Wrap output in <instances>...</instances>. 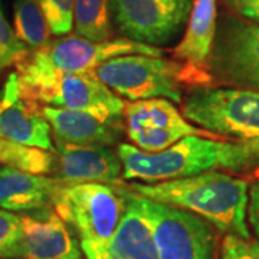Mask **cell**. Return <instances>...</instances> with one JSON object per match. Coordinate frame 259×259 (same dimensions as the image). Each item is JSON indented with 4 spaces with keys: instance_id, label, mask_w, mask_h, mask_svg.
<instances>
[{
    "instance_id": "52a82bcc",
    "label": "cell",
    "mask_w": 259,
    "mask_h": 259,
    "mask_svg": "<svg viewBox=\"0 0 259 259\" xmlns=\"http://www.w3.org/2000/svg\"><path fill=\"white\" fill-rule=\"evenodd\" d=\"M212 85L259 91V25L223 12L209 59Z\"/></svg>"
},
{
    "instance_id": "6da1fadb",
    "label": "cell",
    "mask_w": 259,
    "mask_h": 259,
    "mask_svg": "<svg viewBox=\"0 0 259 259\" xmlns=\"http://www.w3.org/2000/svg\"><path fill=\"white\" fill-rule=\"evenodd\" d=\"M122 179L157 183L207 171H259V144L189 136L160 153H144L133 144H118Z\"/></svg>"
},
{
    "instance_id": "ffe728a7",
    "label": "cell",
    "mask_w": 259,
    "mask_h": 259,
    "mask_svg": "<svg viewBox=\"0 0 259 259\" xmlns=\"http://www.w3.org/2000/svg\"><path fill=\"white\" fill-rule=\"evenodd\" d=\"M75 35L93 40L105 42L111 36L110 0H75Z\"/></svg>"
},
{
    "instance_id": "ac0fdd59",
    "label": "cell",
    "mask_w": 259,
    "mask_h": 259,
    "mask_svg": "<svg viewBox=\"0 0 259 259\" xmlns=\"http://www.w3.org/2000/svg\"><path fill=\"white\" fill-rule=\"evenodd\" d=\"M218 26V0H194L185 35L173 49V58L197 71L209 72V59Z\"/></svg>"
},
{
    "instance_id": "44dd1931",
    "label": "cell",
    "mask_w": 259,
    "mask_h": 259,
    "mask_svg": "<svg viewBox=\"0 0 259 259\" xmlns=\"http://www.w3.org/2000/svg\"><path fill=\"white\" fill-rule=\"evenodd\" d=\"M2 166L45 176L55 170V154L42 148L29 147L10 140L0 139V167Z\"/></svg>"
},
{
    "instance_id": "5b68a950",
    "label": "cell",
    "mask_w": 259,
    "mask_h": 259,
    "mask_svg": "<svg viewBox=\"0 0 259 259\" xmlns=\"http://www.w3.org/2000/svg\"><path fill=\"white\" fill-rule=\"evenodd\" d=\"M52 207L78 235L87 259H107L108 248L125 210L124 189L110 185H64Z\"/></svg>"
},
{
    "instance_id": "484cf974",
    "label": "cell",
    "mask_w": 259,
    "mask_h": 259,
    "mask_svg": "<svg viewBox=\"0 0 259 259\" xmlns=\"http://www.w3.org/2000/svg\"><path fill=\"white\" fill-rule=\"evenodd\" d=\"M231 12L259 25V0H225Z\"/></svg>"
},
{
    "instance_id": "d6986e66",
    "label": "cell",
    "mask_w": 259,
    "mask_h": 259,
    "mask_svg": "<svg viewBox=\"0 0 259 259\" xmlns=\"http://www.w3.org/2000/svg\"><path fill=\"white\" fill-rule=\"evenodd\" d=\"M13 30L18 39L28 48L36 51L51 40V29L39 0H16L13 9Z\"/></svg>"
},
{
    "instance_id": "2e32d148",
    "label": "cell",
    "mask_w": 259,
    "mask_h": 259,
    "mask_svg": "<svg viewBox=\"0 0 259 259\" xmlns=\"http://www.w3.org/2000/svg\"><path fill=\"white\" fill-rule=\"evenodd\" d=\"M45 118L51 125L52 139L78 146L115 144L121 134V122H107L93 114L72 111L56 107H42Z\"/></svg>"
},
{
    "instance_id": "4316f807",
    "label": "cell",
    "mask_w": 259,
    "mask_h": 259,
    "mask_svg": "<svg viewBox=\"0 0 259 259\" xmlns=\"http://www.w3.org/2000/svg\"><path fill=\"white\" fill-rule=\"evenodd\" d=\"M250 229L256 235L259 241V180L253 182L249 187V202L246 213Z\"/></svg>"
},
{
    "instance_id": "30bf717a",
    "label": "cell",
    "mask_w": 259,
    "mask_h": 259,
    "mask_svg": "<svg viewBox=\"0 0 259 259\" xmlns=\"http://www.w3.org/2000/svg\"><path fill=\"white\" fill-rule=\"evenodd\" d=\"M124 125L131 144L144 153H160L189 136L223 140L193 125L183 117L175 102L166 98L125 104Z\"/></svg>"
},
{
    "instance_id": "7a4b0ae2",
    "label": "cell",
    "mask_w": 259,
    "mask_h": 259,
    "mask_svg": "<svg viewBox=\"0 0 259 259\" xmlns=\"http://www.w3.org/2000/svg\"><path fill=\"white\" fill-rule=\"evenodd\" d=\"M249 187L246 179L223 171H207L157 183H133L130 190L193 213L226 235L250 238L246 222Z\"/></svg>"
},
{
    "instance_id": "ba28073f",
    "label": "cell",
    "mask_w": 259,
    "mask_h": 259,
    "mask_svg": "<svg viewBox=\"0 0 259 259\" xmlns=\"http://www.w3.org/2000/svg\"><path fill=\"white\" fill-rule=\"evenodd\" d=\"M158 259H218L214 228L193 213L140 196Z\"/></svg>"
},
{
    "instance_id": "d4e9b609",
    "label": "cell",
    "mask_w": 259,
    "mask_h": 259,
    "mask_svg": "<svg viewBox=\"0 0 259 259\" xmlns=\"http://www.w3.org/2000/svg\"><path fill=\"white\" fill-rule=\"evenodd\" d=\"M221 259H259V241L226 235L221 245Z\"/></svg>"
},
{
    "instance_id": "e0dca14e",
    "label": "cell",
    "mask_w": 259,
    "mask_h": 259,
    "mask_svg": "<svg viewBox=\"0 0 259 259\" xmlns=\"http://www.w3.org/2000/svg\"><path fill=\"white\" fill-rule=\"evenodd\" d=\"M125 210L112 238L107 259H158L151 223L140 196L124 189Z\"/></svg>"
},
{
    "instance_id": "8fae6325",
    "label": "cell",
    "mask_w": 259,
    "mask_h": 259,
    "mask_svg": "<svg viewBox=\"0 0 259 259\" xmlns=\"http://www.w3.org/2000/svg\"><path fill=\"white\" fill-rule=\"evenodd\" d=\"M30 52L51 68L64 72H93L97 66L118 56H163L164 54L161 48L140 44L127 37L93 42L78 35L49 40L45 47Z\"/></svg>"
},
{
    "instance_id": "9c48e42d",
    "label": "cell",
    "mask_w": 259,
    "mask_h": 259,
    "mask_svg": "<svg viewBox=\"0 0 259 259\" xmlns=\"http://www.w3.org/2000/svg\"><path fill=\"white\" fill-rule=\"evenodd\" d=\"M193 0H110L111 20L122 37L160 47L186 26Z\"/></svg>"
},
{
    "instance_id": "9a60e30c",
    "label": "cell",
    "mask_w": 259,
    "mask_h": 259,
    "mask_svg": "<svg viewBox=\"0 0 259 259\" xmlns=\"http://www.w3.org/2000/svg\"><path fill=\"white\" fill-rule=\"evenodd\" d=\"M64 186L55 177L33 175L13 167H0V209L10 213L37 212L52 206Z\"/></svg>"
},
{
    "instance_id": "4fadbf2b",
    "label": "cell",
    "mask_w": 259,
    "mask_h": 259,
    "mask_svg": "<svg viewBox=\"0 0 259 259\" xmlns=\"http://www.w3.org/2000/svg\"><path fill=\"white\" fill-rule=\"evenodd\" d=\"M56 177L64 185L101 183L117 185L122 176V163L112 148L78 146L52 139Z\"/></svg>"
},
{
    "instance_id": "3957f363",
    "label": "cell",
    "mask_w": 259,
    "mask_h": 259,
    "mask_svg": "<svg viewBox=\"0 0 259 259\" xmlns=\"http://www.w3.org/2000/svg\"><path fill=\"white\" fill-rule=\"evenodd\" d=\"M16 66L20 91L47 107L93 114L107 122H121L125 102L95 72H64L51 68L29 51Z\"/></svg>"
},
{
    "instance_id": "7402d4cb",
    "label": "cell",
    "mask_w": 259,
    "mask_h": 259,
    "mask_svg": "<svg viewBox=\"0 0 259 259\" xmlns=\"http://www.w3.org/2000/svg\"><path fill=\"white\" fill-rule=\"evenodd\" d=\"M51 33L66 36L74 29L75 0H39Z\"/></svg>"
},
{
    "instance_id": "7c38bea8",
    "label": "cell",
    "mask_w": 259,
    "mask_h": 259,
    "mask_svg": "<svg viewBox=\"0 0 259 259\" xmlns=\"http://www.w3.org/2000/svg\"><path fill=\"white\" fill-rule=\"evenodd\" d=\"M0 139L47 151L54 150L51 125L42 107L22 94L16 72L8 76L0 90Z\"/></svg>"
},
{
    "instance_id": "8992f818",
    "label": "cell",
    "mask_w": 259,
    "mask_h": 259,
    "mask_svg": "<svg viewBox=\"0 0 259 259\" xmlns=\"http://www.w3.org/2000/svg\"><path fill=\"white\" fill-rule=\"evenodd\" d=\"M186 120L214 136L259 144V91L235 87H194L183 97Z\"/></svg>"
},
{
    "instance_id": "277c9868",
    "label": "cell",
    "mask_w": 259,
    "mask_h": 259,
    "mask_svg": "<svg viewBox=\"0 0 259 259\" xmlns=\"http://www.w3.org/2000/svg\"><path fill=\"white\" fill-rule=\"evenodd\" d=\"M94 72L115 95L130 102L166 98L182 104L186 87L212 85L209 72L163 56H118L97 66Z\"/></svg>"
},
{
    "instance_id": "cb8c5ba5",
    "label": "cell",
    "mask_w": 259,
    "mask_h": 259,
    "mask_svg": "<svg viewBox=\"0 0 259 259\" xmlns=\"http://www.w3.org/2000/svg\"><path fill=\"white\" fill-rule=\"evenodd\" d=\"M28 52L0 10V71L18 64Z\"/></svg>"
},
{
    "instance_id": "5bb4252c",
    "label": "cell",
    "mask_w": 259,
    "mask_h": 259,
    "mask_svg": "<svg viewBox=\"0 0 259 259\" xmlns=\"http://www.w3.org/2000/svg\"><path fill=\"white\" fill-rule=\"evenodd\" d=\"M19 216L22 238L18 259H81L79 242L52 206Z\"/></svg>"
},
{
    "instance_id": "603a6c76",
    "label": "cell",
    "mask_w": 259,
    "mask_h": 259,
    "mask_svg": "<svg viewBox=\"0 0 259 259\" xmlns=\"http://www.w3.org/2000/svg\"><path fill=\"white\" fill-rule=\"evenodd\" d=\"M22 238V221L16 213L0 209V258L18 259L19 242Z\"/></svg>"
}]
</instances>
